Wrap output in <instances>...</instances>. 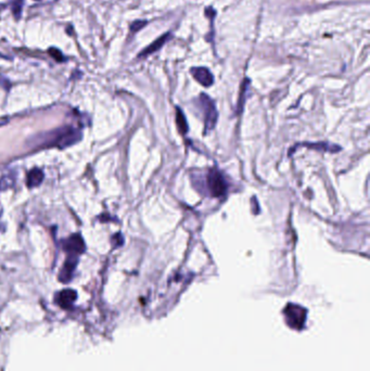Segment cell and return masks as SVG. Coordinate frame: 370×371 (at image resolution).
<instances>
[{
    "mask_svg": "<svg viewBox=\"0 0 370 371\" xmlns=\"http://www.w3.org/2000/svg\"><path fill=\"white\" fill-rule=\"evenodd\" d=\"M200 105L205 118V133H208V131L213 129L216 123L217 112L215 109V103L209 96L202 94L200 96Z\"/></svg>",
    "mask_w": 370,
    "mask_h": 371,
    "instance_id": "3957f363",
    "label": "cell"
},
{
    "mask_svg": "<svg viewBox=\"0 0 370 371\" xmlns=\"http://www.w3.org/2000/svg\"><path fill=\"white\" fill-rule=\"evenodd\" d=\"M62 249L64 252H67L69 255H78L84 253L86 251V245L84 242V239L81 238L80 235L75 234L72 235L69 238L62 240Z\"/></svg>",
    "mask_w": 370,
    "mask_h": 371,
    "instance_id": "277c9868",
    "label": "cell"
},
{
    "mask_svg": "<svg viewBox=\"0 0 370 371\" xmlns=\"http://www.w3.org/2000/svg\"><path fill=\"white\" fill-rule=\"evenodd\" d=\"M192 75L196 81H199L200 84L204 87H210L213 85L214 77L212 73L207 68H193L191 70Z\"/></svg>",
    "mask_w": 370,
    "mask_h": 371,
    "instance_id": "5b68a950",
    "label": "cell"
},
{
    "mask_svg": "<svg viewBox=\"0 0 370 371\" xmlns=\"http://www.w3.org/2000/svg\"><path fill=\"white\" fill-rule=\"evenodd\" d=\"M0 86L4 87L6 90H9L11 87L10 81L8 80L4 75H2V74H0Z\"/></svg>",
    "mask_w": 370,
    "mask_h": 371,
    "instance_id": "5bb4252c",
    "label": "cell"
},
{
    "mask_svg": "<svg viewBox=\"0 0 370 371\" xmlns=\"http://www.w3.org/2000/svg\"><path fill=\"white\" fill-rule=\"evenodd\" d=\"M48 53L50 54V55L53 58V59H54L56 62H64V61H67V58H65V56L63 55V53L59 50V49H56V48H50V49H49Z\"/></svg>",
    "mask_w": 370,
    "mask_h": 371,
    "instance_id": "30bf717a",
    "label": "cell"
},
{
    "mask_svg": "<svg viewBox=\"0 0 370 371\" xmlns=\"http://www.w3.org/2000/svg\"><path fill=\"white\" fill-rule=\"evenodd\" d=\"M146 24H147V22H146V21H135L134 23H131V25H130V31L133 32V33H136V32H138L139 30H141L143 27H145V26H146Z\"/></svg>",
    "mask_w": 370,
    "mask_h": 371,
    "instance_id": "7c38bea8",
    "label": "cell"
},
{
    "mask_svg": "<svg viewBox=\"0 0 370 371\" xmlns=\"http://www.w3.org/2000/svg\"><path fill=\"white\" fill-rule=\"evenodd\" d=\"M169 38H170V33H166L165 35H163V36H161L160 38H158L157 40H154L153 43H152L150 46H148L146 49H144V50H143L140 53H139V58L147 56V55H149V54H152V53H154V52L159 51L160 49H161L164 45H165V43H166V41H167Z\"/></svg>",
    "mask_w": 370,
    "mask_h": 371,
    "instance_id": "8992f818",
    "label": "cell"
},
{
    "mask_svg": "<svg viewBox=\"0 0 370 371\" xmlns=\"http://www.w3.org/2000/svg\"><path fill=\"white\" fill-rule=\"evenodd\" d=\"M207 184H208V190L210 191L211 195L215 197L223 196L226 193L228 188L223 175H221L215 168H213L209 172Z\"/></svg>",
    "mask_w": 370,
    "mask_h": 371,
    "instance_id": "7a4b0ae2",
    "label": "cell"
},
{
    "mask_svg": "<svg viewBox=\"0 0 370 371\" xmlns=\"http://www.w3.org/2000/svg\"><path fill=\"white\" fill-rule=\"evenodd\" d=\"M83 137L81 131L72 126H63L46 131L31 137L26 146L31 149H43V148H58V149H67V148L77 144Z\"/></svg>",
    "mask_w": 370,
    "mask_h": 371,
    "instance_id": "6da1fadb",
    "label": "cell"
},
{
    "mask_svg": "<svg viewBox=\"0 0 370 371\" xmlns=\"http://www.w3.org/2000/svg\"><path fill=\"white\" fill-rule=\"evenodd\" d=\"M112 243H113V246H115V247L120 246V245H122L123 243H124V239H123L121 234H117V235L112 237Z\"/></svg>",
    "mask_w": 370,
    "mask_h": 371,
    "instance_id": "4fadbf2b",
    "label": "cell"
},
{
    "mask_svg": "<svg viewBox=\"0 0 370 371\" xmlns=\"http://www.w3.org/2000/svg\"><path fill=\"white\" fill-rule=\"evenodd\" d=\"M44 180V173L39 168H33L29 172L27 178H26V185L29 188H35L38 187Z\"/></svg>",
    "mask_w": 370,
    "mask_h": 371,
    "instance_id": "ba28073f",
    "label": "cell"
},
{
    "mask_svg": "<svg viewBox=\"0 0 370 371\" xmlns=\"http://www.w3.org/2000/svg\"><path fill=\"white\" fill-rule=\"evenodd\" d=\"M78 263V256L77 255H68V259L64 263V266L61 269V276L62 279H69L73 271L75 270Z\"/></svg>",
    "mask_w": 370,
    "mask_h": 371,
    "instance_id": "52a82bcc",
    "label": "cell"
},
{
    "mask_svg": "<svg viewBox=\"0 0 370 371\" xmlns=\"http://www.w3.org/2000/svg\"><path fill=\"white\" fill-rule=\"evenodd\" d=\"M176 123H177V127H178V130L180 131V134L185 135L188 130V125H187V121L185 119L184 113L182 112V110H179V109H177V112H176Z\"/></svg>",
    "mask_w": 370,
    "mask_h": 371,
    "instance_id": "9c48e42d",
    "label": "cell"
},
{
    "mask_svg": "<svg viewBox=\"0 0 370 371\" xmlns=\"http://www.w3.org/2000/svg\"><path fill=\"white\" fill-rule=\"evenodd\" d=\"M22 6H23V0H16V2L12 5V12L15 16V19H20L21 12H22Z\"/></svg>",
    "mask_w": 370,
    "mask_h": 371,
    "instance_id": "8fae6325",
    "label": "cell"
}]
</instances>
